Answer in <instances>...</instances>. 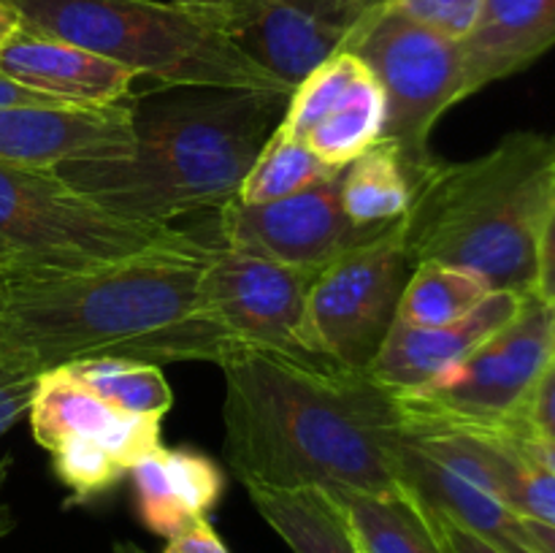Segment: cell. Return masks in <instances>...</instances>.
I'll return each instance as SVG.
<instances>
[{
    "label": "cell",
    "mask_w": 555,
    "mask_h": 553,
    "mask_svg": "<svg viewBox=\"0 0 555 553\" xmlns=\"http://www.w3.org/2000/svg\"><path fill=\"white\" fill-rule=\"evenodd\" d=\"M493 293L480 276L442 263H417L399 298L396 318L417 329H442L466 318Z\"/></svg>",
    "instance_id": "cell-25"
},
{
    "label": "cell",
    "mask_w": 555,
    "mask_h": 553,
    "mask_svg": "<svg viewBox=\"0 0 555 553\" xmlns=\"http://www.w3.org/2000/svg\"><path fill=\"white\" fill-rule=\"evenodd\" d=\"M404 217L323 266L309 287L307 339L314 358L366 369L399 312L406 285Z\"/></svg>",
    "instance_id": "cell-9"
},
{
    "label": "cell",
    "mask_w": 555,
    "mask_h": 553,
    "mask_svg": "<svg viewBox=\"0 0 555 553\" xmlns=\"http://www.w3.org/2000/svg\"><path fill=\"white\" fill-rule=\"evenodd\" d=\"M553 352V307L537 296H526L515 318L469 356L415 394L399 396L415 415L450 426L509 434L518 428L520 410Z\"/></svg>",
    "instance_id": "cell-8"
},
{
    "label": "cell",
    "mask_w": 555,
    "mask_h": 553,
    "mask_svg": "<svg viewBox=\"0 0 555 553\" xmlns=\"http://www.w3.org/2000/svg\"><path fill=\"white\" fill-rule=\"evenodd\" d=\"M526 520V535H529L531 545L537 553H555V526L542 524V520L524 518Z\"/></svg>",
    "instance_id": "cell-35"
},
{
    "label": "cell",
    "mask_w": 555,
    "mask_h": 553,
    "mask_svg": "<svg viewBox=\"0 0 555 553\" xmlns=\"http://www.w3.org/2000/svg\"><path fill=\"white\" fill-rule=\"evenodd\" d=\"M171 3H184V5H206V9H222V5H231L236 0H171Z\"/></svg>",
    "instance_id": "cell-37"
},
{
    "label": "cell",
    "mask_w": 555,
    "mask_h": 553,
    "mask_svg": "<svg viewBox=\"0 0 555 553\" xmlns=\"http://www.w3.org/2000/svg\"><path fill=\"white\" fill-rule=\"evenodd\" d=\"M112 553H144L139 545H133V542H114Z\"/></svg>",
    "instance_id": "cell-38"
},
{
    "label": "cell",
    "mask_w": 555,
    "mask_h": 553,
    "mask_svg": "<svg viewBox=\"0 0 555 553\" xmlns=\"http://www.w3.org/2000/svg\"><path fill=\"white\" fill-rule=\"evenodd\" d=\"M363 553H453L431 504L404 483L383 493H334Z\"/></svg>",
    "instance_id": "cell-21"
},
{
    "label": "cell",
    "mask_w": 555,
    "mask_h": 553,
    "mask_svg": "<svg viewBox=\"0 0 555 553\" xmlns=\"http://www.w3.org/2000/svg\"><path fill=\"white\" fill-rule=\"evenodd\" d=\"M531 296L545 301L547 307H555V206L551 215H547V222L540 236V247H537V276Z\"/></svg>",
    "instance_id": "cell-31"
},
{
    "label": "cell",
    "mask_w": 555,
    "mask_h": 553,
    "mask_svg": "<svg viewBox=\"0 0 555 553\" xmlns=\"http://www.w3.org/2000/svg\"><path fill=\"white\" fill-rule=\"evenodd\" d=\"M225 374V455L244 486L383 493L404 486L401 396L366 369L236 350Z\"/></svg>",
    "instance_id": "cell-2"
},
{
    "label": "cell",
    "mask_w": 555,
    "mask_h": 553,
    "mask_svg": "<svg viewBox=\"0 0 555 553\" xmlns=\"http://www.w3.org/2000/svg\"><path fill=\"white\" fill-rule=\"evenodd\" d=\"M25 30L103 54L166 87L293 92L225 30L222 9L171 0H9Z\"/></svg>",
    "instance_id": "cell-5"
},
{
    "label": "cell",
    "mask_w": 555,
    "mask_h": 553,
    "mask_svg": "<svg viewBox=\"0 0 555 553\" xmlns=\"http://www.w3.org/2000/svg\"><path fill=\"white\" fill-rule=\"evenodd\" d=\"M27 417H30L33 439L47 453L60 445L103 448L119 464H125L128 472L141 459L163 448V421L114 410L65 366L36 374Z\"/></svg>",
    "instance_id": "cell-15"
},
{
    "label": "cell",
    "mask_w": 555,
    "mask_h": 553,
    "mask_svg": "<svg viewBox=\"0 0 555 553\" xmlns=\"http://www.w3.org/2000/svg\"><path fill=\"white\" fill-rule=\"evenodd\" d=\"M291 92L184 87L128 101L135 150L117 160H76L60 177L112 215L168 226L222 209L280 125Z\"/></svg>",
    "instance_id": "cell-3"
},
{
    "label": "cell",
    "mask_w": 555,
    "mask_h": 553,
    "mask_svg": "<svg viewBox=\"0 0 555 553\" xmlns=\"http://www.w3.org/2000/svg\"><path fill=\"white\" fill-rule=\"evenodd\" d=\"M363 5H374V3H379V0H361Z\"/></svg>",
    "instance_id": "cell-39"
},
{
    "label": "cell",
    "mask_w": 555,
    "mask_h": 553,
    "mask_svg": "<svg viewBox=\"0 0 555 553\" xmlns=\"http://www.w3.org/2000/svg\"><path fill=\"white\" fill-rule=\"evenodd\" d=\"M20 27L22 22L20 14L14 11V5H11L9 0H0V49L20 33Z\"/></svg>",
    "instance_id": "cell-36"
},
{
    "label": "cell",
    "mask_w": 555,
    "mask_h": 553,
    "mask_svg": "<svg viewBox=\"0 0 555 553\" xmlns=\"http://www.w3.org/2000/svg\"><path fill=\"white\" fill-rule=\"evenodd\" d=\"M188 236L112 215L57 171L0 166V280L92 269Z\"/></svg>",
    "instance_id": "cell-6"
},
{
    "label": "cell",
    "mask_w": 555,
    "mask_h": 553,
    "mask_svg": "<svg viewBox=\"0 0 555 553\" xmlns=\"http://www.w3.org/2000/svg\"><path fill=\"white\" fill-rule=\"evenodd\" d=\"M383 3L393 5L404 16L453 41H464L469 36L482 9V0H383Z\"/></svg>",
    "instance_id": "cell-27"
},
{
    "label": "cell",
    "mask_w": 555,
    "mask_h": 553,
    "mask_svg": "<svg viewBox=\"0 0 555 553\" xmlns=\"http://www.w3.org/2000/svg\"><path fill=\"white\" fill-rule=\"evenodd\" d=\"M361 0H236L225 5V30L247 57L296 87L331 54L341 52Z\"/></svg>",
    "instance_id": "cell-13"
},
{
    "label": "cell",
    "mask_w": 555,
    "mask_h": 553,
    "mask_svg": "<svg viewBox=\"0 0 555 553\" xmlns=\"http://www.w3.org/2000/svg\"><path fill=\"white\" fill-rule=\"evenodd\" d=\"M388 226L366 228L341 206V171L328 182L269 204L228 201L217 209L220 242L242 253L307 269H323L336 255L369 242Z\"/></svg>",
    "instance_id": "cell-11"
},
{
    "label": "cell",
    "mask_w": 555,
    "mask_h": 553,
    "mask_svg": "<svg viewBox=\"0 0 555 553\" xmlns=\"http://www.w3.org/2000/svg\"><path fill=\"white\" fill-rule=\"evenodd\" d=\"M0 74L63 103L85 106L128 101L133 81L139 79L133 68L103 54L25 27L0 49Z\"/></svg>",
    "instance_id": "cell-17"
},
{
    "label": "cell",
    "mask_w": 555,
    "mask_h": 553,
    "mask_svg": "<svg viewBox=\"0 0 555 553\" xmlns=\"http://www.w3.org/2000/svg\"><path fill=\"white\" fill-rule=\"evenodd\" d=\"M276 128L328 166L345 168L385 139L388 103L369 65L341 49L293 87Z\"/></svg>",
    "instance_id": "cell-12"
},
{
    "label": "cell",
    "mask_w": 555,
    "mask_h": 553,
    "mask_svg": "<svg viewBox=\"0 0 555 553\" xmlns=\"http://www.w3.org/2000/svg\"><path fill=\"white\" fill-rule=\"evenodd\" d=\"M437 513V510H434ZM439 518V526H442V535L444 540H448L450 551L453 553H499L496 548H491L488 542H482L480 537H475L472 531H466L464 526L453 524L450 518H444L442 513H437Z\"/></svg>",
    "instance_id": "cell-34"
},
{
    "label": "cell",
    "mask_w": 555,
    "mask_h": 553,
    "mask_svg": "<svg viewBox=\"0 0 555 553\" xmlns=\"http://www.w3.org/2000/svg\"><path fill=\"white\" fill-rule=\"evenodd\" d=\"M135 150L130 103L0 108V166L57 171L76 160H117Z\"/></svg>",
    "instance_id": "cell-14"
},
{
    "label": "cell",
    "mask_w": 555,
    "mask_h": 553,
    "mask_svg": "<svg viewBox=\"0 0 555 553\" xmlns=\"http://www.w3.org/2000/svg\"><path fill=\"white\" fill-rule=\"evenodd\" d=\"M341 49L361 57L377 76L388 103L385 139L399 146L412 179L434 160L428 150L434 125L472 95L461 41L379 0L358 16Z\"/></svg>",
    "instance_id": "cell-7"
},
{
    "label": "cell",
    "mask_w": 555,
    "mask_h": 553,
    "mask_svg": "<svg viewBox=\"0 0 555 553\" xmlns=\"http://www.w3.org/2000/svg\"><path fill=\"white\" fill-rule=\"evenodd\" d=\"M509 434H526V437L555 442V352L537 377L524 410H520L518 428Z\"/></svg>",
    "instance_id": "cell-28"
},
{
    "label": "cell",
    "mask_w": 555,
    "mask_h": 553,
    "mask_svg": "<svg viewBox=\"0 0 555 553\" xmlns=\"http://www.w3.org/2000/svg\"><path fill=\"white\" fill-rule=\"evenodd\" d=\"M524 301L520 293L493 291L466 318L442 329H417L396 318L366 372L396 394H415L513 320Z\"/></svg>",
    "instance_id": "cell-16"
},
{
    "label": "cell",
    "mask_w": 555,
    "mask_h": 553,
    "mask_svg": "<svg viewBox=\"0 0 555 553\" xmlns=\"http://www.w3.org/2000/svg\"><path fill=\"white\" fill-rule=\"evenodd\" d=\"M555 206V136L515 130L464 163L434 157L412 177L410 263H442L491 291L534 293L537 247Z\"/></svg>",
    "instance_id": "cell-4"
},
{
    "label": "cell",
    "mask_w": 555,
    "mask_h": 553,
    "mask_svg": "<svg viewBox=\"0 0 555 553\" xmlns=\"http://www.w3.org/2000/svg\"><path fill=\"white\" fill-rule=\"evenodd\" d=\"M339 171L341 168L320 160L304 141L291 139L280 128H274L266 144L260 146L249 171L244 173L236 198L242 204H269V201L287 198L320 182H328Z\"/></svg>",
    "instance_id": "cell-26"
},
{
    "label": "cell",
    "mask_w": 555,
    "mask_h": 553,
    "mask_svg": "<svg viewBox=\"0 0 555 553\" xmlns=\"http://www.w3.org/2000/svg\"><path fill=\"white\" fill-rule=\"evenodd\" d=\"M341 206L366 228L390 226L410 211L412 179L393 141L379 139L341 168Z\"/></svg>",
    "instance_id": "cell-23"
},
{
    "label": "cell",
    "mask_w": 555,
    "mask_h": 553,
    "mask_svg": "<svg viewBox=\"0 0 555 553\" xmlns=\"http://www.w3.org/2000/svg\"><path fill=\"white\" fill-rule=\"evenodd\" d=\"M318 271L242 253L220 242L209 249L201 293L206 309L242 347L320 361L307 339L309 287Z\"/></svg>",
    "instance_id": "cell-10"
},
{
    "label": "cell",
    "mask_w": 555,
    "mask_h": 553,
    "mask_svg": "<svg viewBox=\"0 0 555 553\" xmlns=\"http://www.w3.org/2000/svg\"><path fill=\"white\" fill-rule=\"evenodd\" d=\"M5 106H63V101L30 90V87H22L20 81L0 74V108Z\"/></svg>",
    "instance_id": "cell-32"
},
{
    "label": "cell",
    "mask_w": 555,
    "mask_h": 553,
    "mask_svg": "<svg viewBox=\"0 0 555 553\" xmlns=\"http://www.w3.org/2000/svg\"><path fill=\"white\" fill-rule=\"evenodd\" d=\"M160 553H231L225 548V542L220 540V535L215 531V526L209 524V518H195L188 526L177 531L173 537H168L166 548Z\"/></svg>",
    "instance_id": "cell-30"
},
{
    "label": "cell",
    "mask_w": 555,
    "mask_h": 553,
    "mask_svg": "<svg viewBox=\"0 0 555 553\" xmlns=\"http://www.w3.org/2000/svg\"><path fill=\"white\" fill-rule=\"evenodd\" d=\"M401 480L415 488L437 513L464 526L499 553H537L526 535L524 515L515 513L491 491L423 453L406 434L401 442Z\"/></svg>",
    "instance_id": "cell-20"
},
{
    "label": "cell",
    "mask_w": 555,
    "mask_h": 553,
    "mask_svg": "<svg viewBox=\"0 0 555 553\" xmlns=\"http://www.w3.org/2000/svg\"><path fill=\"white\" fill-rule=\"evenodd\" d=\"M493 434L504 437L520 455H526V459L534 461L537 466H542V470L553 472L555 475V442L526 437V434H502V432H493Z\"/></svg>",
    "instance_id": "cell-33"
},
{
    "label": "cell",
    "mask_w": 555,
    "mask_h": 553,
    "mask_svg": "<svg viewBox=\"0 0 555 553\" xmlns=\"http://www.w3.org/2000/svg\"><path fill=\"white\" fill-rule=\"evenodd\" d=\"M33 385L36 377H0V437L20 421L22 415H27V407H30ZM11 459H5L0 464V488H3L5 475H9ZM14 529V515H11L9 504L0 499V537L9 535Z\"/></svg>",
    "instance_id": "cell-29"
},
{
    "label": "cell",
    "mask_w": 555,
    "mask_h": 553,
    "mask_svg": "<svg viewBox=\"0 0 555 553\" xmlns=\"http://www.w3.org/2000/svg\"><path fill=\"white\" fill-rule=\"evenodd\" d=\"M553 342H555V307H553Z\"/></svg>",
    "instance_id": "cell-40"
},
{
    "label": "cell",
    "mask_w": 555,
    "mask_h": 553,
    "mask_svg": "<svg viewBox=\"0 0 555 553\" xmlns=\"http://www.w3.org/2000/svg\"><path fill=\"white\" fill-rule=\"evenodd\" d=\"M209 249L190 233L92 269L0 280V377L85 358L222 363L247 350L204 304Z\"/></svg>",
    "instance_id": "cell-1"
},
{
    "label": "cell",
    "mask_w": 555,
    "mask_h": 553,
    "mask_svg": "<svg viewBox=\"0 0 555 553\" xmlns=\"http://www.w3.org/2000/svg\"><path fill=\"white\" fill-rule=\"evenodd\" d=\"M553 47L555 0H482L475 27L461 41L469 92L520 74Z\"/></svg>",
    "instance_id": "cell-18"
},
{
    "label": "cell",
    "mask_w": 555,
    "mask_h": 553,
    "mask_svg": "<svg viewBox=\"0 0 555 553\" xmlns=\"http://www.w3.org/2000/svg\"><path fill=\"white\" fill-rule=\"evenodd\" d=\"M128 475L141 524L166 540L190 520L206 518L225 488L222 470L209 455L182 448H157Z\"/></svg>",
    "instance_id": "cell-19"
},
{
    "label": "cell",
    "mask_w": 555,
    "mask_h": 553,
    "mask_svg": "<svg viewBox=\"0 0 555 553\" xmlns=\"http://www.w3.org/2000/svg\"><path fill=\"white\" fill-rule=\"evenodd\" d=\"M65 369L98 399L128 415L163 421L173 407L171 385L166 383L157 363L133 358H85L65 363Z\"/></svg>",
    "instance_id": "cell-24"
},
{
    "label": "cell",
    "mask_w": 555,
    "mask_h": 553,
    "mask_svg": "<svg viewBox=\"0 0 555 553\" xmlns=\"http://www.w3.org/2000/svg\"><path fill=\"white\" fill-rule=\"evenodd\" d=\"M260 518L293 553H363L345 507L325 488L247 486Z\"/></svg>",
    "instance_id": "cell-22"
}]
</instances>
